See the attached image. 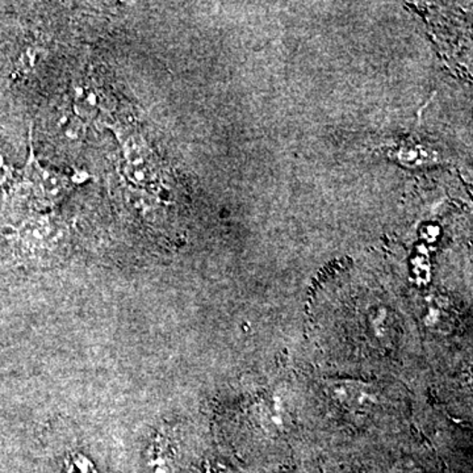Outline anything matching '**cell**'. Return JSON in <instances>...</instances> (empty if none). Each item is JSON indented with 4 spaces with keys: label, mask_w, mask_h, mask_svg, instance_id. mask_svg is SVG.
Here are the masks:
<instances>
[{
    "label": "cell",
    "mask_w": 473,
    "mask_h": 473,
    "mask_svg": "<svg viewBox=\"0 0 473 473\" xmlns=\"http://www.w3.org/2000/svg\"><path fill=\"white\" fill-rule=\"evenodd\" d=\"M52 130L56 135L58 141L63 142L65 145L77 147L83 141V121L80 116H77V113L75 115H71L69 111L61 113L54 118Z\"/></svg>",
    "instance_id": "cell-1"
},
{
    "label": "cell",
    "mask_w": 473,
    "mask_h": 473,
    "mask_svg": "<svg viewBox=\"0 0 473 473\" xmlns=\"http://www.w3.org/2000/svg\"><path fill=\"white\" fill-rule=\"evenodd\" d=\"M332 394L342 404L353 406H365L374 404L375 399L367 388L356 383H339L332 385Z\"/></svg>",
    "instance_id": "cell-2"
},
{
    "label": "cell",
    "mask_w": 473,
    "mask_h": 473,
    "mask_svg": "<svg viewBox=\"0 0 473 473\" xmlns=\"http://www.w3.org/2000/svg\"><path fill=\"white\" fill-rule=\"evenodd\" d=\"M32 179L43 191V195L52 199H56L66 188V178L40 167L37 164L32 165Z\"/></svg>",
    "instance_id": "cell-3"
},
{
    "label": "cell",
    "mask_w": 473,
    "mask_h": 473,
    "mask_svg": "<svg viewBox=\"0 0 473 473\" xmlns=\"http://www.w3.org/2000/svg\"><path fill=\"white\" fill-rule=\"evenodd\" d=\"M69 473H97L91 461L80 455H74L69 460Z\"/></svg>",
    "instance_id": "cell-4"
}]
</instances>
